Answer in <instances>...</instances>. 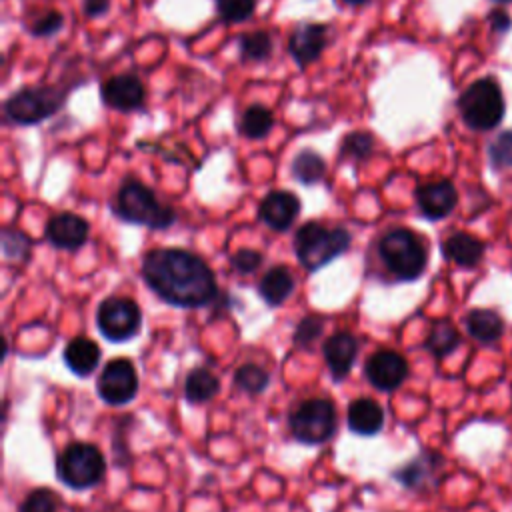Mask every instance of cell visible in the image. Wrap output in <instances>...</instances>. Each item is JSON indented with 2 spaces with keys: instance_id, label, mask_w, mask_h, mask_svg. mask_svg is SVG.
<instances>
[{
  "instance_id": "1",
  "label": "cell",
  "mask_w": 512,
  "mask_h": 512,
  "mask_svg": "<svg viewBox=\"0 0 512 512\" xmlns=\"http://www.w3.org/2000/svg\"><path fill=\"white\" fill-rule=\"evenodd\" d=\"M146 284L168 304L180 308L206 306L216 296V278L196 254L180 248H156L142 260Z\"/></svg>"
},
{
  "instance_id": "2",
  "label": "cell",
  "mask_w": 512,
  "mask_h": 512,
  "mask_svg": "<svg viewBox=\"0 0 512 512\" xmlns=\"http://www.w3.org/2000/svg\"><path fill=\"white\" fill-rule=\"evenodd\" d=\"M350 234L344 228H326L318 222H306L294 236V250L300 264L314 272L324 268L330 260L346 252Z\"/></svg>"
},
{
  "instance_id": "3",
  "label": "cell",
  "mask_w": 512,
  "mask_h": 512,
  "mask_svg": "<svg viewBox=\"0 0 512 512\" xmlns=\"http://www.w3.org/2000/svg\"><path fill=\"white\" fill-rule=\"evenodd\" d=\"M458 112L472 130L486 132L504 118V96L496 80L480 78L472 82L458 98Z\"/></svg>"
},
{
  "instance_id": "4",
  "label": "cell",
  "mask_w": 512,
  "mask_h": 512,
  "mask_svg": "<svg viewBox=\"0 0 512 512\" xmlns=\"http://www.w3.org/2000/svg\"><path fill=\"white\" fill-rule=\"evenodd\" d=\"M114 212L132 224H144L148 228H168L176 214L170 206L158 202L154 192L138 180H126L116 196Z\"/></svg>"
},
{
  "instance_id": "5",
  "label": "cell",
  "mask_w": 512,
  "mask_h": 512,
  "mask_svg": "<svg viewBox=\"0 0 512 512\" xmlns=\"http://www.w3.org/2000/svg\"><path fill=\"white\" fill-rule=\"evenodd\" d=\"M378 252L386 268L398 280H416L426 268V248L420 238L406 228L386 232L378 244Z\"/></svg>"
},
{
  "instance_id": "6",
  "label": "cell",
  "mask_w": 512,
  "mask_h": 512,
  "mask_svg": "<svg viewBox=\"0 0 512 512\" xmlns=\"http://www.w3.org/2000/svg\"><path fill=\"white\" fill-rule=\"evenodd\" d=\"M66 100V90L58 86H28L18 92H14L6 104L4 112L6 116L20 124H38L46 120L48 116L56 114Z\"/></svg>"
},
{
  "instance_id": "7",
  "label": "cell",
  "mask_w": 512,
  "mask_h": 512,
  "mask_svg": "<svg viewBox=\"0 0 512 512\" xmlns=\"http://www.w3.org/2000/svg\"><path fill=\"white\" fill-rule=\"evenodd\" d=\"M104 470H106V464L100 450L84 442L70 444L58 456V462H56L58 478L74 490H84L98 484L104 476Z\"/></svg>"
},
{
  "instance_id": "8",
  "label": "cell",
  "mask_w": 512,
  "mask_h": 512,
  "mask_svg": "<svg viewBox=\"0 0 512 512\" xmlns=\"http://www.w3.org/2000/svg\"><path fill=\"white\" fill-rule=\"evenodd\" d=\"M290 430L304 444H322L336 430V410L326 398H310L290 414Z\"/></svg>"
},
{
  "instance_id": "9",
  "label": "cell",
  "mask_w": 512,
  "mask_h": 512,
  "mask_svg": "<svg viewBox=\"0 0 512 512\" xmlns=\"http://www.w3.org/2000/svg\"><path fill=\"white\" fill-rule=\"evenodd\" d=\"M96 324L104 338H108L110 342H126L138 334L142 314L134 300L110 296L100 302L96 312Z\"/></svg>"
},
{
  "instance_id": "10",
  "label": "cell",
  "mask_w": 512,
  "mask_h": 512,
  "mask_svg": "<svg viewBox=\"0 0 512 512\" xmlns=\"http://www.w3.org/2000/svg\"><path fill=\"white\" fill-rule=\"evenodd\" d=\"M98 394L106 404H128L138 392V374L128 358H114L98 376Z\"/></svg>"
},
{
  "instance_id": "11",
  "label": "cell",
  "mask_w": 512,
  "mask_h": 512,
  "mask_svg": "<svg viewBox=\"0 0 512 512\" xmlns=\"http://www.w3.org/2000/svg\"><path fill=\"white\" fill-rule=\"evenodd\" d=\"M366 378L382 392L396 390L408 376V362L394 350H378L366 362Z\"/></svg>"
},
{
  "instance_id": "12",
  "label": "cell",
  "mask_w": 512,
  "mask_h": 512,
  "mask_svg": "<svg viewBox=\"0 0 512 512\" xmlns=\"http://www.w3.org/2000/svg\"><path fill=\"white\" fill-rule=\"evenodd\" d=\"M144 96V86L134 74H116L102 84L104 104L120 112H132L142 108Z\"/></svg>"
},
{
  "instance_id": "13",
  "label": "cell",
  "mask_w": 512,
  "mask_h": 512,
  "mask_svg": "<svg viewBox=\"0 0 512 512\" xmlns=\"http://www.w3.org/2000/svg\"><path fill=\"white\" fill-rule=\"evenodd\" d=\"M328 44V28L326 24H318V22H308V24H300L288 40V50L292 54V58L300 64V66H308L314 60L320 58V54L324 52Z\"/></svg>"
},
{
  "instance_id": "14",
  "label": "cell",
  "mask_w": 512,
  "mask_h": 512,
  "mask_svg": "<svg viewBox=\"0 0 512 512\" xmlns=\"http://www.w3.org/2000/svg\"><path fill=\"white\" fill-rule=\"evenodd\" d=\"M458 202V192L450 180H436L422 184L416 190V204L422 216L428 220H440L448 216Z\"/></svg>"
},
{
  "instance_id": "15",
  "label": "cell",
  "mask_w": 512,
  "mask_h": 512,
  "mask_svg": "<svg viewBox=\"0 0 512 512\" xmlns=\"http://www.w3.org/2000/svg\"><path fill=\"white\" fill-rule=\"evenodd\" d=\"M300 212V200L296 194L286 190L270 192L260 204V220L276 232H284L292 226Z\"/></svg>"
},
{
  "instance_id": "16",
  "label": "cell",
  "mask_w": 512,
  "mask_h": 512,
  "mask_svg": "<svg viewBox=\"0 0 512 512\" xmlns=\"http://www.w3.org/2000/svg\"><path fill=\"white\" fill-rule=\"evenodd\" d=\"M88 222L72 212H62L56 214L48 220L46 224V238L52 246L64 248V250H74L80 248L86 238H88Z\"/></svg>"
},
{
  "instance_id": "17",
  "label": "cell",
  "mask_w": 512,
  "mask_h": 512,
  "mask_svg": "<svg viewBox=\"0 0 512 512\" xmlns=\"http://www.w3.org/2000/svg\"><path fill=\"white\" fill-rule=\"evenodd\" d=\"M358 354V342L348 332H336L324 342V358L334 380H342Z\"/></svg>"
},
{
  "instance_id": "18",
  "label": "cell",
  "mask_w": 512,
  "mask_h": 512,
  "mask_svg": "<svg viewBox=\"0 0 512 512\" xmlns=\"http://www.w3.org/2000/svg\"><path fill=\"white\" fill-rule=\"evenodd\" d=\"M64 362L76 376H90L100 362V348L86 336L72 338L64 348Z\"/></svg>"
},
{
  "instance_id": "19",
  "label": "cell",
  "mask_w": 512,
  "mask_h": 512,
  "mask_svg": "<svg viewBox=\"0 0 512 512\" xmlns=\"http://www.w3.org/2000/svg\"><path fill=\"white\" fill-rule=\"evenodd\" d=\"M442 252L454 264L464 266V268H472L484 256V244L472 234L454 232L442 242Z\"/></svg>"
},
{
  "instance_id": "20",
  "label": "cell",
  "mask_w": 512,
  "mask_h": 512,
  "mask_svg": "<svg viewBox=\"0 0 512 512\" xmlns=\"http://www.w3.org/2000/svg\"><path fill=\"white\" fill-rule=\"evenodd\" d=\"M384 424V412L372 398H358L348 406V426L352 432L372 436L380 432Z\"/></svg>"
},
{
  "instance_id": "21",
  "label": "cell",
  "mask_w": 512,
  "mask_h": 512,
  "mask_svg": "<svg viewBox=\"0 0 512 512\" xmlns=\"http://www.w3.org/2000/svg\"><path fill=\"white\" fill-rule=\"evenodd\" d=\"M466 330L480 344L496 342L504 332V320L498 312L488 308H474L466 314Z\"/></svg>"
},
{
  "instance_id": "22",
  "label": "cell",
  "mask_w": 512,
  "mask_h": 512,
  "mask_svg": "<svg viewBox=\"0 0 512 512\" xmlns=\"http://www.w3.org/2000/svg\"><path fill=\"white\" fill-rule=\"evenodd\" d=\"M258 292L264 298V302H268L270 306H278L294 292V278L282 266L270 268L262 276V280L258 284Z\"/></svg>"
},
{
  "instance_id": "23",
  "label": "cell",
  "mask_w": 512,
  "mask_h": 512,
  "mask_svg": "<svg viewBox=\"0 0 512 512\" xmlns=\"http://www.w3.org/2000/svg\"><path fill=\"white\" fill-rule=\"evenodd\" d=\"M290 172L302 184H316L326 174V162L316 150L304 148L294 156L290 164Z\"/></svg>"
},
{
  "instance_id": "24",
  "label": "cell",
  "mask_w": 512,
  "mask_h": 512,
  "mask_svg": "<svg viewBox=\"0 0 512 512\" xmlns=\"http://www.w3.org/2000/svg\"><path fill=\"white\" fill-rule=\"evenodd\" d=\"M220 388L218 378L206 370V368H194L184 384V392H186V400L192 404H202L208 402L210 398L216 396Z\"/></svg>"
},
{
  "instance_id": "25",
  "label": "cell",
  "mask_w": 512,
  "mask_h": 512,
  "mask_svg": "<svg viewBox=\"0 0 512 512\" xmlns=\"http://www.w3.org/2000/svg\"><path fill=\"white\" fill-rule=\"evenodd\" d=\"M272 126H274V116L270 108L264 104H250L240 116L238 130L246 138H264L272 130Z\"/></svg>"
},
{
  "instance_id": "26",
  "label": "cell",
  "mask_w": 512,
  "mask_h": 512,
  "mask_svg": "<svg viewBox=\"0 0 512 512\" xmlns=\"http://www.w3.org/2000/svg\"><path fill=\"white\" fill-rule=\"evenodd\" d=\"M460 342V334L454 328V324L450 320H438L434 322L428 338H426V348L436 356L442 358L446 354H450Z\"/></svg>"
},
{
  "instance_id": "27",
  "label": "cell",
  "mask_w": 512,
  "mask_h": 512,
  "mask_svg": "<svg viewBox=\"0 0 512 512\" xmlns=\"http://www.w3.org/2000/svg\"><path fill=\"white\" fill-rule=\"evenodd\" d=\"M238 46L242 62H262L272 54V38L264 30L242 34Z\"/></svg>"
},
{
  "instance_id": "28",
  "label": "cell",
  "mask_w": 512,
  "mask_h": 512,
  "mask_svg": "<svg viewBox=\"0 0 512 512\" xmlns=\"http://www.w3.org/2000/svg\"><path fill=\"white\" fill-rule=\"evenodd\" d=\"M436 464H438V458H434V456L432 458L430 456L416 458L410 464H406L404 468L396 470V478L402 480V484L408 488L422 486L424 480L436 470Z\"/></svg>"
},
{
  "instance_id": "29",
  "label": "cell",
  "mask_w": 512,
  "mask_h": 512,
  "mask_svg": "<svg viewBox=\"0 0 512 512\" xmlns=\"http://www.w3.org/2000/svg\"><path fill=\"white\" fill-rule=\"evenodd\" d=\"M234 382L242 390H246L250 394H258V392L266 390V386L270 384V376H268V372L264 368H260L256 364H244V366H240L236 370Z\"/></svg>"
},
{
  "instance_id": "30",
  "label": "cell",
  "mask_w": 512,
  "mask_h": 512,
  "mask_svg": "<svg viewBox=\"0 0 512 512\" xmlns=\"http://www.w3.org/2000/svg\"><path fill=\"white\" fill-rule=\"evenodd\" d=\"M488 160L492 168H512V130L500 132L488 146Z\"/></svg>"
},
{
  "instance_id": "31",
  "label": "cell",
  "mask_w": 512,
  "mask_h": 512,
  "mask_svg": "<svg viewBox=\"0 0 512 512\" xmlns=\"http://www.w3.org/2000/svg\"><path fill=\"white\" fill-rule=\"evenodd\" d=\"M214 2L224 22H242L254 12V6H256V0H214Z\"/></svg>"
},
{
  "instance_id": "32",
  "label": "cell",
  "mask_w": 512,
  "mask_h": 512,
  "mask_svg": "<svg viewBox=\"0 0 512 512\" xmlns=\"http://www.w3.org/2000/svg\"><path fill=\"white\" fill-rule=\"evenodd\" d=\"M58 498L46 488L32 490L20 504V512H56Z\"/></svg>"
},
{
  "instance_id": "33",
  "label": "cell",
  "mask_w": 512,
  "mask_h": 512,
  "mask_svg": "<svg viewBox=\"0 0 512 512\" xmlns=\"http://www.w3.org/2000/svg\"><path fill=\"white\" fill-rule=\"evenodd\" d=\"M374 148V138L368 132H350L342 142V154L352 158H366Z\"/></svg>"
},
{
  "instance_id": "34",
  "label": "cell",
  "mask_w": 512,
  "mask_h": 512,
  "mask_svg": "<svg viewBox=\"0 0 512 512\" xmlns=\"http://www.w3.org/2000/svg\"><path fill=\"white\" fill-rule=\"evenodd\" d=\"M62 24H64L62 14L56 12V10H50L30 26V34H34V36H52L62 28Z\"/></svg>"
},
{
  "instance_id": "35",
  "label": "cell",
  "mask_w": 512,
  "mask_h": 512,
  "mask_svg": "<svg viewBox=\"0 0 512 512\" xmlns=\"http://www.w3.org/2000/svg\"><path fill=\"white\" fill-rule=\"evenodd\" d=\"M262 262V254H258L256 250L250 248H242L232 256V266L242 272V274H250L254 272Z\"/></svg>"
},
{
  "instance_id": "36",
  "label": "cell",
  "mask_w": 512,
  "mask_h": 512,
  "mask_svg": "<svg viewBox=\"0 0 512 512\" xmlns=\"http://www.w3.org/2000/svg\"><path fill=\"white\" fill-rule=\"evenodd\" d=\"M320 332H322V322H320L316 316H308V318H304V320L298 324L294 340H296L298 344L308 346L310 342H314V340L320 336Z\"/></svg>"
},
{
  "instance_id": "37",
  "label": "cell",
  "mask_w": 512,
  "mask_h": 512,
  "mask_svg": "<svg viewBox=\"0 0 512 512\" xmlns=\"http://www.w3.org/2000/svg\"><path fill=\"white\" fill-rule=\"evenodd\" d=\"M12 236H14V244L4 240V254L8 258H16V260L24 258L28 254V250H30V240L24 234H20V232H12Z\"/></svg>"
},
{
  "instance_id": "38",
  "label": "cell",
  "mask_w": 512,
  "mask_h": 512,
  "mask_svg": "<svg viewBox=\"0 0 512 512\" xmlns=\"http://www.w3.org/2000/svg\"><path fill=\"white\" fill-rule=\"evenodd\" d=\"M110 8V0H84V14L86 16H102Z\"/></svg>"
},
{
  "instance_id": "39",
  "label": "cell",
  "mask_w": 512,
  "mask_h": 512,
  "mask_svg": "<svg viewBox=\"0 0 512 512\" xmlns=\"http://www.w3.org/2000/svg\"><path fill=\"white\" fill-rule=\"evenodd\" d=\"M490 26L496 32H506L510 28V16L506 12H502V10H494L490 14Z\"/></svg>"
},
{
  "instance_id": "40",
  "label": "cell",
  "mask_w": 512,
  "mask_h": 512,
  "mask_svg": "<svg viewBox=\"0 0 512 512\" xmlns=\"http://www.w3.org/2000/svg\"><path fill=\"white\" fill-rule=\"evenodd\" d=\"M346 4H364L366 0H344Z\"/></svg>"
},
{
  "instance_id": "41",
  "label": "cell",
  "mask_w": 512,
  "mask_h": 512,
  "mask_svg": "<svg viewBox=\"0 0 512 512\" xmlns=\"http://www.w3.org/2000/svg\"><path fill=\"white\" fill-rule=\"evenodd\" d=\"M494 2H502L504 4V2H512V0H494Z\"/></svg>"
}]
</instances>
